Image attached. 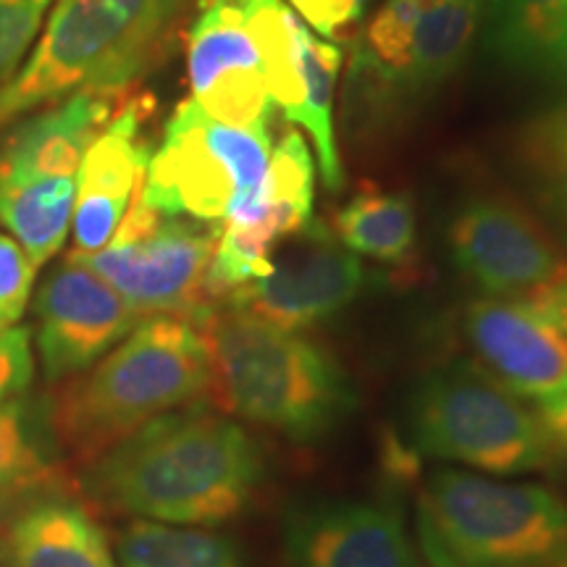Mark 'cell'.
<instances>
[{
	"instance_id": "6da1fadb",
	"label": "cell",
	"mask_w": 567,
	"mask_h": 567,
	"mask_svg": "<svg viewBox=\"0 0 567 567\" xmlns=\"http://www.w3.org/2000/svg\"><path fill=\"white\" fill-rule=\"evenodd\" d=\"M266 481L255 439L208 410H174L87 465L90 494L113 513L168 526H221Z\"/></svg>"
},
{
	"instance_id": "7a4b0ae2",
	"label": "cell",
	"mask_w": 567,
	"mask_h": 567,
	"mask_svg": "<svg viewBox=\"0 0 567 567\" xmlns=\"http://www.w3.org/2000/svg\"><path fill=\"white\" fill-rule=\"evenodd\" d=\"M208 347V394L229 413L295 444H318L352 415L358 392L342 365L300 331L210 305L195 321Z\"/></svg>"
},
{
	"instance_id": "3957f363",
	"label": "cell",
	"mask_w": 567,
	"mask_h": 567,
	"mask_svg": "<svg viewBox=\"0 0 567 567\" xmlns=\"http://www.w3.org/2000/svg\"><path fill=\"white\" fill-rule=\"evenodd\" d=\"M208 386L210 360L200 329L179 316H151L63 389L51 423L90 465L145 423L200 400Z\"/></svg>"
},
{
	"instance_id": "277c9868",
	"label": "cell",
	"mask_w": 567,
	"mask_h": 567,
	"mask_svg": "<svg viewBox=\"0 0 567 567\" xmlns=\"http://www.w3.org/2000/svg\"><path fill=\"white\" fill-rule=\"evenodd\" d=\"M182 0H55L24 66L0 87V126L80 90L126 95L172 38Z\"/></svg>"
},
{
	"instance_id": "5b68a950",
	"label": "cell",
	"mask_w": 567,
	"mask_h": 567,
	"mask_svg": "<svg viewBox=\"0 0 567 567\" xmlns=\"http://www.w3.org/2000/svg\"><path fill=\"white\" fill-rule=\"evenodd\" d=\"M415 534L431 567H567V502L536 484L434 471Z\"/></svg>"
},
{
	"instance_id": "8992f818",
	"label": "cell",
	"mask_w": 567,
	"mask_h": 567,
	"mask_svg": "<svg viewBox=\"0 0 567 567\" xmlns=\"http://www.w3.org/2000/svg\"><path fill=\"white\" fill-rule=\"evenodd\" d=\"M118 101L124 95L80 90L0 140V224L38 268L66 243L84 153Z\"/></svg>"
},
{
	"instance_id": "52a82bcc",
	"label": "cell",
	"mask_w": 567,
	"mask_h": 567,
	"mask_svg": "<svg viewBox=\"0 0 567 567\" xmlns=\"http://www.w3.org/2000/svg\"><path fill=\"white\" fill-rule=\"evenodd\" d=\"M271 130L216 122L193 97L168 118L147 163L142 200L163 216L247 226L264 218Z\"/></svg>"
},
{
	"instance_id": "ba28073f",
	"label": "cell",
	"mask_w": 567,
	"mask_h": 567,
	"mask_svg": "<svg viewBox=\"0 0 567 567\" xmlns=\"http://www.w3.org/2000/svg\"><path fill=\"white\" fill-rule=\"evenodd\" d=\"M408 436L417 455L494 476H528L557 465L538 415L476 363L425 375L410 396Z\"/></svg>"
},
{
	"instance_id": "9c48e42d",
	"label": "cell",
	"mask_w": 567,
	"mask_h": 567,
	"mask_svg": "<svg viewBox=\"0 0 567 567\" xmlns=\"http://www.w3.org/2000/svg\"><path fill=\"white\" fill-rule=\"evenodd\" d=\"M218 231L213 224L163 216L137 195L103 250L71 252L66 260L109 281L140 318L179 316L195 323L213 305L208 271Z\"/></svg>"
},
{
	"instance_id": "30bf717a",
	"label": "cell",
	"mask_w": 567,
	"mask_h": 567,
	"mask_svg": "<svg viewBox=\"0 0 567 567\" xmlns=\"http://www.w3.org/2000/svg\"><path fill=\"white\" fill-rule=\"evenodd\" d=\"M363 264L329 224L310 218L276 247L264 276L224 297L234 308L300 331L344 310L363 287Z\"/></svg>"
},
{
	"instance_id": "8fae6325",
	"label": "cell",
	"mask_w": 567,
	"mask_h": 567,
	"mask_svg": "<svg viewBox=\"0 0 567 567\" xmlns=\"http://www.w3.org/2000/svg\"><path fill=\"white\" fill-rule=\"evenodd\" d=\"M450 250L463 276L499 300L530 302L567 276L565 260L526 213L494 197H478L457 213Z\"/></svg>"
},
{
	"instance_id": "7c38bea8",
	"label": "cell",
	"mask_w": 567,
	"mask_h": 567,
	"mask_svg": "<svg viewBox=\"0 0 567 567\" xmlns=\"http://www.w3.org/2000/svg\"><path fill=\"white\" fill-rule=\"evenodd\" d=\"M34 316L42 371L53 384L87 371L142 321L109 281L74 260L48 276Z\"/></svg>"
},
{
	"instance_id": "4fadbf2b",
	"label": "cell",
	"mask_w": 567,
	"mask_h": 567,
	"mask_svg": "<svg viewBox=\"0 0 567 567\" xmlns=\"http://www.w3.org/2000/svg\"><path fill=\"white\" fill-rule=\"evenodd\" d=\"M281 544L287 567H423L402 515L384 502H297Z\"/></svg>"
},
{
	"instance_id": "5bb4252c",
	"label": "cell",
	"mask_w": 567,
	"mask_h": 567,
	"mask_svg": "<svg viewBox=\"0 0 567 567\" xmlns=\"http://www.w3.org/2000/svg\"><path fill=\"white\" fill-rule=\"evenodd\" d=\"M476 368L520 400L542 402L567 389V331L530 302L484 297L463 313Z\"/></svg>"
},
{
	"instance_id": "9a60e30c",
	"label": "cell",
	"mask_w": 567,
	"mask_h": 567,
	"mask_svg": "<svg viewBox=\"0 0 567 567\" xmlns=\"http://www.w3.org/2000/svg\"><path fill=\"white\" fill-rule=\"evenodd\" d=\"M151 105V97L122 103L84 153L71 216L74 255L103 250L140 195L153 155L151 142L142 137Z\"/></svg>"
},
{
	"instance_id": "2e32d148",
	"label": "cell",
	"mask_w": 567,
	"mask_h": 567,
	"mask_svg": "<svg viewBox=\"0 0 567 567\" xmlns=\"http://www.w3.org/2000/svg\"><path fill=\"white\" fill-rule=\"evenodd\" d=\"M6 567H122L101 526L76 502L42 496L21 507L3 542Z\"/></svg>"
},
{
	"instance_id": "e0dca14e",
	"label": "cell",
	"mask_w": 567,
	"mask_h": 567,
	"mask_svg": "<svg viewBox=\"0 0 567 567\" xmlns=\"http://www.w3.org/2000/svg\"><path fill=\"white\" fill-rule=\"evenodd\" d=\"M436 0H386L354 45L352 105L363 122L396 111V84L405 74L417 21Z\"/></svg>"
},
{
	"instance_id": "ac0fdd59",
	"label": "cell",
	"mask_w": 567,
	"mask_h": 567,
	"mask_svg": "<svg viewBox=\"0 0 567 567\" xmlns=\"http://www.w3.org/2000/svg\"><path fill=\"white\" fill-rule=\"evenodd\" d=\"M488 0H436L417 21L410 63L396 84V109L423 101L455 76L484 21Z\"/></svg>"
},
{
	"instance_id": "d6986e66",
	"label": "cell",
	"mask_w": 567,
	"mask_h": 567,
	"mask_svg": "<svg viewBox=\"0 0 567 567\" xmlns=\"http://www.w3.org/2000/svg\"><path fill=\"white\" fill-rule=\"evenodd\" d=\"M492 30L509 63L567 80V0H492Z\"/></svg>"
},
{
	"instance_id": "ffe728a7",
	"label": "cell",
	"mask_w": 567,
	"mask_h": 567,
	"mask_svg": "<svg viewBox=\"0 0 567 567\" xmlns=\"http://www.w3.org/2000/svg\"><path fill=\"white\" fill-rule=\"evenodd\" d=\"M295 38L300 51V76H302V103L292 113L289 124H300L313 137L318 166L326 189L337 193L344 184V168L339 161L334 137V95L339 69H342V51L331 42L318 40L300 19L295 17Z\"/></svg>"
},
{
	"instance_id": "44dd1931",
	"label": "cell",
	"mask_w": 567,
	"mask_h": 567,
	"mask_svg": "<svg viewBox=\"0 0 567 567\" xmlns=\"http://www.w3.org/2000/svg\"><path fill=\"white\" fill-rule=\"evenodd\" d=\"M337 237L354 255L379 264L408 266L415 255L417 224L413 200L402 193L365 187L337 213Z\"/></svg>"
},
{
	"instance_id": "7402d4cb",
	"label": "cell",
	"mask_w": 567,
	"mask_h": 567,
	"mask_svg": "<svg viewBox=\"0 0 567 567\" xmlns=\"http://www.w3.org/2000/svg\"><path fill=\"white\" fill-rule=\"evenodd\" d=\"M122 567H245L237 544L205 528L134 520L116 538Z\"/></svg>"
},
{
	"instance_id": "603a6c76",
	"label": "cell",
	"mask_w": 567,
	"mask_h": 567,
	"mask_svg": "<svg viewBox=\"0 0 567 567\" xmlns=\"http://www.w3.org/2000/svg\"><path fill=\"white\" fill-rule=\"evenodd\" d=\"M316 163L300 132H287L274 147L266 179V213L287 234L302 229L313 216Z\"/></svg>"
},
{
	"instance_id": "cb8c5ba5",
	"label": "cell",
	"mask_w": 567,
	"mask_h": 567,
	"mask_svg": "<svg viewBox=\"0 0 567 567\" xmlns=\"http://www.w3.org/2000/svg\"><path fill=\"white\" fill-rule=\"evenodd\" d=\"M55 478L53 460L42 452L21 402L0 405V496L40 492Z\"/></svg>"
},
{
	"instance_id": "d4e9b609",
	"label": "cell",
	"mask_w": 567,
	"mask_h": 567,
	"mask_svg": "<svg viewBox=\"0 0 567 567\" xmlns=\"http://www.w3.org/2000/svg\"><path fill=\"white\" fill-rule=\"evenodd\" d=\"M53 0H0V87L17 74Z\"/></svg>"
},
{
	"instance_id": "484cf974",
	"label": "cell",
	"mask_w": 567,
	"mask_h": 567,
	"mask_svg": "<svg viewBox=\"0 0 567 567\" xmlns=\"http://www.w3.org/2000/svg\"><path fill=\"white\" fill-rule=\"evenodd\" d=\"M38 266L17 239L0 234V331L11 329L24 313Z\"/></svg>"
},
{
	"instance_id": "4316f807",
	"label": "cell",
	"mask_w": 567,
	"mask_h": 567,
	"mask_svg": "<svg viewBox=\"0 0 567 567\" xmlns=\"http://www.w3.org/2000/svg\"><path fill=\"white\" fill-rule=\"evenodd\" d=\"M34 379L32 339L27 326L0 331V405L19 400Z\"/></svg>"
},
{
	"instance_id": "83f0119b",
	"label": "cell",
	"mask_w": 567,
	"mask_h": 567,
	"mask_svg": "<svg viewBox=\"0 0 567 567\" xmlns=\"http://www.w3.org/2000/svg\"><path fill=\"white\" fill-rule=\"evenodd\" d=\"M295 11L323 38L337 40L347 27L358 24L368 9V0H289Z\"/></svg>"
},
{
	"instance_id": "f1b7e54d",
	"label": "cell",
	"mask_w": 567,
	"mask_h": 567,
	"mask_svg": "<svg viewBox=\"0 0 567 567\" xmlns=\"http://www.w3.org/2000/svg\"><path fill=\"white\" fill-rule=\"evenodd\" d=\"M536 415L547 431L557 463L567 465V389L536 402Z\"/></svg>"
},
{
	"instance_id": "f546056e",
	"label": "cell",
	"mask_w": 567,
	"mask_h": 567,
	"mask_svg": "<svg viewBox=\"0 0 567 567\" xmlns=\"http://www.w3.org/2000/svg\"><path fill=\"white\" fill-rule=\"evenodd\" d=\"M530 305L542 310L549 321H555L559 329L567 331V276L551 284L549 289H544L536 300H530Z\"/></svg>"
},
{
	"instance_id": "4dcf8cb0",
	"label": "cell",
	"mask_w": 567,
	"mask_h": 567,
	"mask_svg": "<svg viewBox=\"0 0 567 567\" xmlns=\"http://www.w3.org/2000/svg\"><path fill=\"white\" fill-rule=\"evenodd\" d=\"M559 153H563V166H565V182H567V137H559Z\"/></svg>"
},
{
	"instance_id": "1f68e13d",
	"label": "cell",
	"mask_w": 567,
	"mask_h": 567,
	"mask_svg": "<svg viewBox=\"0 0 567 567\" xmlns=\"http://www.w3.org/2000/svg\"><path fill=\"white\" fill-rule=\"evenodd\" d=\"M559 137H567V118L563 124H559Z\"/></svg>"
},
{
	"instance_id": "d6a6232c",
	"label": "cell",
	"mask_w": 567,
	"mask_h": 567,
	"mask_svg": "<svg viewBox=\"0 0 567 567\" xmlns=\"http://www.w3.org/2000/svg\"><path fill=\"white\" fill-rule=\"evenodd\" d=\"M368 3H371V0H368Z\"/></svg>"
}]
</instances>
